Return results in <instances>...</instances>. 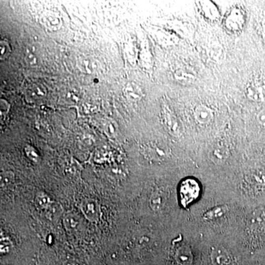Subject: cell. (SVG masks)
<instances>
[{
    "label": "cell",
    "mask_w": 265,
    "mask_h": 265,
    "mask_svg": "<svg viewBox=\"0 0 265 265\" xmlns=\"http://www.w3.org/2000/svg\"><path fill=\"white\" fill-rule=\"evenodd\" d=\"M200 186L195 180L188 178L181 183L180 186V197L181 204L187 206L197 200L200 194Z\"/></svg>",
    "instance_id": "1"
},
{
    "label": "cell",
    "mask_w": 265,
    "mask_h": 265,
    "mask_svg": "<svg viewBox=\"0 0 265 265\" xmlns=\"http://www.w3.org/2000/svg\"><path fill=\"white\" fill-rule=\"evenodd\" d=\"M81 210L85 217L92 222L98 220L100 217V206L93 199L84 200L81 203Z\"/></svg>",
    "instance_id": "2"
},
{
    "label": "cell",
    "mask_w": 265,
    "mask_h": 265,
    "mask_svg": "<svg viewBox=\"0 0 265 265\" xmlns=\"http://www.w3.org/2000/svg\"><path fill=\"white\" fill-rule=\"evenodd\" d=\"M228 156V148L222 143H216L209 151V158L215 163H222L226 160Z\"/></svg>",
    "instance_id": "3"
},
{
    "label": "cell",
    "mask_w": 265,
    "mask_h": 265,
    "mask_svg": "<svg viewBox=\"0 0 265 265\" xmlns=\"http://www.w3.org/2000/svg\"><path fill=\"white\" fill-rule=\"evenodd\" d=\"M245 94L253 101L265 102V86L259 84H251L246 88Z\"/></svg>",
    "instance_id": "4"
},
{
    "label": "cell",
    "mask_w": 265,
    "mask_h": 265,
    "mask_svg": "<svg viewBox=\"0 0 265 265\" xmlns=\"http://www.w3.org/2000/svg\"><path fill=\"white\" fill-rule=\"evenodd\" d=\"M213 113L212 109L207 106L200 105L196 107L194 118L200 124H207L213 119Z\"/></svg>",
    "instance_id": "5"
},
{
    "label": "cell",
    "mask_w": 265,
    "mask_h": 265,
    "mask_svg": "<svg viewBox=\"0 0 265 265\" xmlns=\"http://www.w3.org/2000/svg\"><path fill=\"white\" fill-rule=\"evenodd\" d=\"M166 200V194L163 190H158L150 197V206L152 209L158 211L163 207Z\"/></svg>",
    "instance_id": "6"
},
{
    "label": "cell",
    "mask_w": 265,
    "mask_h": 265,
    "mask_svg": "<svg viewBox=\"0 0 265 265\" xmlns=\"http://www.w3.org/2000/svg\"><path fill=\"white\" fill-rule=\"evenodd\" d=\"M177 79L181 83H190L194 80V75L192 72L185 69H180L175 74Z\"/></svg>",
    "instance_id": "7"
},
{
    "label": "cell",
    "mask_w": 265,
    "mask_h": 265,
    "mask_svg": "<svg viewBox=\"0 0 265 265\" xmlns=\"http://www.w3.org/2000/svg\"><path fill=\"white\" fill-rule=\"evenodd\" d=\"M212 259L215 264L222 265L228 259V255L223 248H216L212 253Z\"/></svg>",
    "instance_id": "8"
},
{
    "label": "cell",
    "mask_w": 265,
    "mask_h": 265,
    "mask_svg": "<svg viewBox=\"0 0 265 265\" xmlns=\"http://www.w3.org/2000/svg\"><path fill=\"white\" fill-rule=\"evenodd\" d=\"M37 204L39 207L46 209L50 205V199L45 193L40 192L37 194L36 198H35Z\"/></svg>",
    "instance_id": "9"
},
{
    "label": "cell",
    "mask_w": 265,
    "mask_h": 265,
    "mask_svg": "<svg viewBox=\"0 0 265 265\" xmlns=\"http://www.w3.org/2000/svg\"><path fill=\"white\" fill-rule=\"evenodd\" d=\"M64 221L66 226L68 228H71V229L76 228L79 224V221L73 215H69V216H66Z\"/></svg>",
    "instance_id": "10"
},
{
    "label": "cell",
    "mask_w": 265,
    "mask_h": 265,
    "mask_svg": "<svg viewBox=\"0 0 265 265\" xmlns=\"http://www.w3.org/2000/svg\"><path fill=\"white\" fill-rule=\"evenodd\" d=\"M130 97L132 100H139L141 98V92L137 85H132L129 88Z\"/></svg>",
    "instance_id": "11"
},
{
    "label": "cell",
    "mask_w": 265,
    "mask_h": 265,
    "mask_svg": "<svg viewBox=\"0 0 265 265\" xmlns=\"http://www.w3.org/2000/svg\"><path fill=\"white\" fill-rule=\"evenodd\" d=\"M257 120L261 125L265 127V109H263L258 113Z\"/></svg>",
    "instance_id": "12"
},
{
    "label": "cell",
    "mask_w": 265,
    "mask_h": 265,
    "mask_svg": "<svg viewBox=\"0 0 265 265\" xmlns=\"http://www.w3.org/2000/svg\"><path fill=\"white\" fill-rule=\"evenodd\" d=\"M65 265H78V264L75 263V262H67Z\"/></svg>",
    "instance_id": "13"
},
{
    "label": "cell",
    "mask_w": 265,
    "mask_h": 265,
    "mask_svg": "<svg viewBox=\"0 0 265 265\" xmlns=\"http://www.w3.org/2000/svg\"><path fill=\"white\" fill-rule=\"evenodd\" d=\"M263 29H264V34H265V22H264Z\"/></svg>",
    "instance_id": "14"
}]
</instances>
